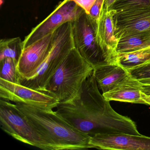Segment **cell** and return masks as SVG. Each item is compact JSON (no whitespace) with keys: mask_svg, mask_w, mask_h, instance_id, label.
Instances as JSON below:
<instances>
[{"mask_svg":"<svg viewBox=\"0 0 150 150\" xmlns=\"http://www.w3.org/2000/svg\"><path fill=\"white\" fill-rule=\"evenodd\" d=\"M57 113L78 130L90 137L98 134L140 135L134 121L115 111L99 90L93 72L77 96L59 103Z\"/></svg>","mask_w":150,"mask_h":150,"instance_id":"6da1fadb","label":"cell"},{"mask_svg":"<svg viewBox=\"0 0 150 150\" xmlns=\"http://www.w3.org/2000/svg\"><path fill=\"white\" fill-rule=\"evenodd\" d=\"M15 104L52 150L93 148L89 144L90 136L75 129L53 109Z\"/></svg>","mask_w":150,"mask_h":150,"instance_id":"7a4b0ae2","label":"cell"},{"mask_svg":"<svg viewBox=\"0 0 150 150\" xmlns=\"http://www.w3.org/2000/svg\"><path fill=\"white\" fill-rule=\"evenodd\" d=\"M94 67L81 56L75 47L71 50L50 79L42 92L59 103L77 96L84 81L93 72Z\"/></svg>","mask_w":150,"mask_h":150,"instance_id":"3957f363","label":"cell"},{"mask_svg":"<svg viewBox=\"0 0 150 150\" xmlns=\"http://www.w3.org/2000/svg\"><path fill=\"white\" fill-rule=\"evenodd\" d=\"M74 48L72 24V22L67 23L55 30L52 47L44 62L32 77L20 80V84L42 92L50 79Z\"/></svg>","mask_w":150,"mask_h":150,"instance_id":"277c9868","label":"cell"},{"mask_svg":"<svg viewBox=\"0 0 150 150\" xmlns=\"http://www.w3.org/2000/svg\"><path fill=\"white\" fill-rule=\"evenodd\" d=\"M0 124L2 130L16 140L40 149L52 150L51 146L18 109L16 104L1 99Z\"/></svg>","mask_w":150,"mask_h":150,"instance_id":"5b68a950","label":"cell"},{"mask_svg":"<svg viewBox=\"0 0 150 150\" xmlns=\"http://www.w3.org/2000/svg\"><path fill=\"white\" fill-rule=\"evenodd\" d=\"M96 22L85 12L72 22L74 47L94 69L110 64L96 41Z\"/></svg>","mask_w":150,"mask_h":150,"instance_id":"8992f818","label":"cell"},{"mask_svg":"<svg viewBox=\"0 0 150 150\" xmlns=\"http://www.w3.org/2000/svg\"><path fill=\"white\" fill-rule=\"evenodd\" d=\"M85 11L71 0H63L52 13L32 29L23 41V48L53 32L63 24L76 21Z\"/></svg>","mask_w":150,"mask_h":150,"instance_id":"52a82bcc","label":"cell"},{"mask_svg":"<svg viewBox=\"0 0 150 150\" xmlns=\"http://www.w3.org/2000/svg\"><path fill=\"white\" fill-rule=\"evenodd\" d=\"M0 98L15 103L27 104L45 109H53L59 103L55 97L44 92L1 79Z\"/></svg>","mask_w":150,"mask_h":150,"instance_id":"ba28073f","label":"cell"},{"mask_svg":"<svg viewBox=\"0 0 150 150\" xmlns=\"http://www.w3.org/2000/svg\"><path fill=\"white\" fill-rule=\"evenodd\" d=\"M113 23L115 36L118 40L128 35L150 32V5L115 10Z\"/></svg>","mask_w":150,"mask_h":150,"instance_id":"9c48e42d","label":"cell"},{"mask_svg":"<svg viewBox=\"0 0 150 150\" xmlns=\"http://www.w3.org/2000/svg\"><path fill=\"white\" fill-rule=\"evenodd\" d=\"M55 33V30L23 48L17 64L20 80L32 77L44 62L52 47Z\"/></svg>","mask_w":150,"mask_h":150,"instance_id":"30bf717a","label":"cell"},{"mask_svg":"<svg viewBox=\"0 0 150 150\" xmlns=\"http://www.w3.org/2000/svg\"><path fill=\"white\" fill-rule=\"evenodd\" d=\"M93 148L101 150H150V137L128 134H98L90 137Z\"/></svg>","mask_w":150,"mask_h":150,"instance_id":"8fae6325","label":"cell"},{"mask_svg":"<svg viewBox=\"0 0 150 150\" xmlns=\"http://www.w3.org/2000/svg\"><path fill=\"white\" fill-rule=\"evenodd\" d=\"M115 10L103 6L96 22L97 43L110 64H117V47L118 40L115 35L113 18Z\"/></svg>","mask_w":150,"mask_h":150,"instance_id":"7c38bea8","label":"cell"},{"mask_svg":"<svg viewBox=\"0 0 150 150\" xmlns=\"http://www.w3.org/2000/svg\"><path fill=\"white\" fill-rule=\"evenodd\" d=\"M140 85L138 80L132 78L129 74L113 89L103 95L109 101H116L146 105L142 98Z\"/></svg>","mask_w":150,"mask_h":150,"instance_id":"4fadbf2b","label":"cell"},{"mask_svg":"<svg viewBox=\"0 0 150 150\" xmlns=\"http://www.w3.org/2000/svg\"><path fill=\"white\" fill-rule=\"evenodd\" d=\"M93 74L103 94L113 89L129 75V72L118 64L98 67L94 69Z\"/></svg>","mask_w":150,"mask_h":150,"instance_id":"5bb4252c","label":"cell"},{"mask_svg":"<svg viewBox=\"0 0 150 150\" xmlns=\"http://www.w3.org/2000/svg\"><path fill=\"white\" fill-rule=\"evenodd\" d=\"M150 46V32H141L128 35L118 39L117 53L137 50Z\"/></svg>","mask_w":150,"mask_h":150,"instance_id":"9a60e30c","label":"cell"},{"mask_svg":"<svg viewBox=\"0 0 150 150\" xmlns=\"http://www.w3.org/2000/svg\"><path fill=\"white\" fill-rule=\"evenodd\" d=\"M150 63V46L137 50L118 53L117 64L129 71Z\"/></svg>","mask_w":150,"mask_h":150,"instance_id":"2e32d148","label":"cell"},{"mask_svg":"<svg viewBox=\"0 0 150 150\" xmlns=\"http://www.w3.org/2000/svg\"><path fill=\"white\" fill-rule=\"evenodd\" d=\"M23 50L20 38L2 39L0 41V60L10 58L17 64Z\"/></svg>","mask_w":150,"mask_h":150,"instance_id":"e0dca14e","label":"cell"},{"mask_svg":"<svg viewBox=\"0 0 150 150\" xmlns=\"http://www.w3.org/2000/svg\"><path fill=\"white\" fill-rule=\"evenodd\" d=\"M0 79L13 83L20 84V76L17 69V64L10 58L0 60Z\"/></svg>","mask_w":150,"mask_h":150,"instance_id":"ac0fdd59","label":"cell"},{"mask_svg":"<svg viewBox=\"0 0 150 150\" xmlns=\"http://www.w3.org/2000/svg\"><path fill=\"white\" fill-rule=\"evenodd\" d=\"M147 5H150V0H116L108 10H120L130 7Z\"/></svg>","mask_w":150,"mask_h":150,"instance_id":"d6986e66","label":"cell"},{"mask_svg":"<svg viewBox=\"0 0 150 150\" xmlns=\"http://www.w3.org/2000/svg\"><path fill=\"white\" fill-rule=\"evenodd\" d=\"M130 75L138 80L150 79V63L129 71Z\"/></svg>","mask_w":150,"mask_h":150,"instance_id":"ffe728a7","label":"cell"},{"mask_svg":"<svg viewBox=\"0 0 150 150\" xmlns=\"http://www.w3.org/2000/svg\"><path fill=\"white\" fill-rule=\"evenodd\" d=\"M104 2V0H96L90 10L89 16L96 21L99 19Z\"/></svg>","mask_w":150,"mask_h":150,"instance_id":"44dd1931","label":"cell"},{"mask_svg":"<svg viewBox=\"0 0 150 150\" xmlns=\"http://www.w3.org/2000/svg\"><path fill=\"white\" fill-rule=\"evenodd\" d=\"M81 8L87 14L89 15L90 10L96 0H71Z\"/></svg>","mask_w":150,"mask_h":150,"instance_id":"7402d4cb","label":"cell"},{"mask_svg":"<svg viewBox=\"0 0 150 150\" xmlns=\"http://www.w3.org/2000/svg\"><path fill=\"white\" fill-rule=\"evenodd\" d=\"M140 88L143 93L147 95L150 96V85H144L141 83Z\"/></svg>","mask_w":150,"mask_h":150,"instance_id":"603a6c76","label":"cell"},{"mask_svg":"<svg viewBox=\"0 0 150 150\" xmlns=\"http://www.w3.org/2000/svg\"><path fill=\"white\" fill-rule=\"evenodd\" d=\"M115 1L116 0H104L103 6L109 9L111 7V6L113 5Z\"/></svg>","mask_w":150,"mask_h":150,"instance_id":"cb8c5ba5","label":"cell"},{"mask_svg":"<svg viewBox=\"0 0 150 150\" xmlns=\"http://www.w3.org/2000/svg\"><path fill=\"white\" fill-rule=\"evenodd\" d=\"M142 84L144 85H150V79H145L138 80Z\"/></svg>","mask_w":150,"mask_h":150,"instance_id":"d4e9b609","label":"cell"}]
</instances>
